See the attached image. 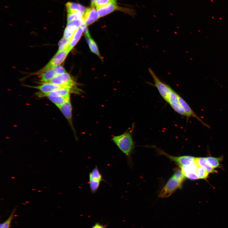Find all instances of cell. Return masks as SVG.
<instances>
[{
    "instance_id": "1",
    "label": "cell",
    "mask_w": 228,
    "mask_h": 228,
    "mask_svg": "<svg viewBox=\"0 0 228 228\" xmlns=\"http://www.w3.org/2000/svg\"><path fill=\"white\" fill-rule=\"evenodd\" d=\"M132 130L126 131L119 136H114L112 139L117 147L129 159L131 157L134 148Z\"/></svg>"
},
{
    "instance_id": "2",
    "label": "cell",
    "mask_w": 228,
    "mask_h": 228,
    "mask_svg": "<svg viewBox=\"0 0 228 228\" xmlns=\"http://www.w3.org/2000/svg\"><path fill=\"white\" fill-rule=\"evenodd\" d=\"M148 71L153 79L154 86L157 89L160 95L167 103L173 89L170 86L160 80L153 70L149 68Z\"/></svg>"
},
{
    "instance_id": "3",
    "label": "cell",
    "mask_w": 228,
    "mask_h": 228,
    "mask_svg": "<svg viewBox=\"0 0 228 228\" xmlns=\"http://www.w3.org/2000/svg\"><path fill=\"white\" fill-rule=\"evenodd\" d=\"M71 50L68 47L60 52H57L49 62L36 74H39L54 67L60 65L63 62Z\"/></svg>"
},
{
    "instance_id": "4",
    "label": "cell",
    "mask_w": 228,
    "mask_h": 228,
    "mask_svg": "<svg viewBox=\"0 0 228 228\" xmlns=\"http://www.w3.org/2000/svg\"><path fill=\"white\" fill-rule=\"evenodd\" d=\"M183 182L177 180L173 176L168 180L159 195L160 198H166L170 196L177 189L181 188Z\"/></svg>"
},
{
    "instance_id": "5",
    "label": "cell",
    "mask_w": 228,
    "mask_h": 228,
    "mask_svg": "<svg viewBox=\"0 0 228 228\" xmlns=\"http://www.w3.org/2000/svg\"><path fill=\"white\" fill-rule=\"evenodd\" d=\"M104 181L103 176L97 166L89 174V184L91 192L92 194L96 192L100 187V183Z\"/></svg>"
},
{
    "instance_id": "6",
    "label": "cell",
    "mask_w": 228,
    "mask_h": 228,
    "mask_svg": "<svg viewBox=\"0 0 228 228\" xmlns=\"http://www.w3.org/2000/svg\"><path fill=\"white\" fill-rule=\"evenodd\" d=\"M47 82L71 89H73L75 85V82L70 75L66 72L56 75Z\"/></svg>"
},
{
    "instance_id": "7",
    "label": "cell",
    "mask_w": 228,
    "mask_h": 228,
    "mask_svg": "<svg viewBox=\"0 0 228 228\" xmlns=\"http://www.w3.org/2000/svg\"><path fill=\"white\" fill-rule=\"evenodd\" d=\"M158 153L159 154L163 155L172 161L177 163L180 166L186 165L194 163L196 161V157L188 156L179 157L172 156L165 153L164 151L159 149H157Z\"/></svg>"
},
{
    "instance_id": "8",
    "label": "cell",
    "mask_w": 228,
    "mask_h": 228,
    "mask_svg": "<svg viewBox=\"0 0 228 228\" xmlns=\"http://www.w3.org/2000/svg\"><path fill=\"white\" fill-rule=\"evenodd\" d=\"M179 95L173 89L167 103L170 105L176 113L186 117V114L180 103L179 98Z\"/></svg>"
},
{
    "instance_id": "9",
    "label": "cell",
    "mask_w": 228,
    "mask_h": 228,
    "mask_svg": "<svg viewBox=\"0 0 228 228\" xmlns=\"http://www.w3.org/2000/svg\"><path fill=\"white\" fill-rule=\"evenodd\" d=\"M83 22L82 18L67 23L63 37L67 39L71 38L75 31L81 27Z\"/></svg>"
},
{
    "instance_id": "10",
    "label": "cell",
    "mask_w": 228,
    "mask_h": 228,
    "mask_svg": "<svg viewBox=\"0 0 228 228\" xmlns=\"http://www.w3.org/2000/svg\"><path fill=\"white\" fill-rule=\"evenodd\" d=\"M179 98L180 103L183 108L186 114V117L187 120L189 118L191 117H194L199 121L202 124L206 127L208 128H210V126L208 124L202 121L194 112L189 105L187 103L184 99L182 98L179 95Z\"/></svg>"
},
{
    "instance_id": "11",
    "label": "cell",
    "mask_w": 228,
    "mask_h": 228,
    "mask_svg": "<svg viewBox=\"0 0 228 228\" xmlns=\"http://www.w3.org/2000/svg\"><path fill=\"white\" fill-rule=\"evenodd\" d=\"M69 122L72 129L75 133L72 118V106L71 98L63 105L58 108Z\"/></svg>"
},
{
    "instance_id": "12",
    "label": "cell",
    "mask_w": 228,
    "mask_h": 228,
    "mask_svg": "<svg viewBox=\"0 0 228 228\" xmlns=\"http://www.w3.org/2000/svg\"><path fill=\"white\" fill-rule=\"evenodd\" d=\"M97 11L93 7L88 8L84 12L82 19L87 25L94 23L99 18Z\"/></svg>"
},
{
    "instance_id": "13",
    "label": "cell",
    "mask_w": 228,
    "mask_h": 228,
    "mask_svg": "<svg viewBox=\"0 0 228 228\" xmlns=\"http://www.w3.org/2000/svg\"><path fill=\"white\" fill-rule=\"evenodd\" d=\"M28 87L36 89L39 90L43 94H47L55 90L65 88L63 87L56 85L51 83L46 82L42 83L41 85L35 86H27Z\"/></svg>"
},
{
    "instance_id": "14",
    "label": "cell",
    "mask_w": 228,
    "mask_h": 228,
    "mask_svg": "<svg viewBox=\"0 0 228 228\" xmlns=\"http://www.w3.org/2000/svg\"><path fill=\"white\" fill-rule=\"evenodd\" d=\"M116 2H112L97 9L99 18L102 17L113 12L118 9Z\"/></svg>"
},
{
    "instance_id": "15",
    "label": "cell",
    "mask_w": 228,
    "mask_h": 228,
    "mask_svg": "<svg viewBox=\"0 0 228 228\" xmlns=\"http://www.w3.org/2000/svg\"><path fill=\"white\" fill-rule=\"evenodd\" d=\"M66 9L68 13L78 12L84 13L86 8L82 5L78 4L67 2L66 4Z\"/></svg>"
},
{
    "instance_id": "16",
    "label": "cell",
    "mask_w": 228,
    "mask_h": 228,
    "mask_svg": "<svg viewBox=\"0 0 228 228\" xmlns=\"http://www.w3.org/2000/svg\"><path fill=\"white\" fill-rule=\"evenodd\" d=\"M39 75L42 83L49 82L57 75L54 67Z\"/></svg>"
},
{
    "instance_id": "17",
    "label": "cell",
    "mask_w": 228,
    "mask_h": 228,
    "mask_svg": "<svg viewBox=\"0 0 228 228\" xmlns=\"http://www.w3.org/2000/svg\"><path fill=\"white\" fill-rule=\"evenodd\" d=\"M196 162L198 166L204 168L209 173H216L214 168L210 165L206 159L205 157H197Z\"/></svg>"
},
{
    "instance_id": "18",
    "label": "cell",
    "mask_w": 228,
    "mask_h": 228,
    "mask_svg": "<svg viewBox=\"0 0 228 228\" xmlns=\"http://www.w3.org/2000/svg\"><path fill=\"white\" fill-rule=\"evenodd\" d=\"M83 29L81 27L76 31L71 38L69 48L71 50L73 47L77 44L80 39L83 32Z\"/></svg>"
},
{
    "instance_id": "19",
    "label": "cell",
    "mask_w": 228,
    "mask_h": 228,
    "mask_svg": "<svg viewBox=\"0 0 228 228\" xmlns=\"http://www.w3.org/2000/svg\"><path fill=\"white\" fill-rule=\"evenodd\" d=\"M198 165L196 161L193 163L186 165L180 166L181 170L183 173H195L196 172Z\"/></svg>"
},
{
    "instance_id": "20",
    "label": "cell",
    "mask_w": 228,
    "mask_h": 228,
    "mask_svg": "<svg viewBox=\"0 0 228 228\" xmlns=\"http://www.w3.org/2000/svg\"><path fill=\"white\" fill-rule=\"evenodd\" d=\"M86 39L91 51L101 57L98 46L95 42L91 38L90 36L86 37Z\"/></svg>"
},
{
    "instance_id": "21",
    "label": "cell",
    "mask_w": 228,
    "mask_h": 228,
    "mask_svg": "<svg viewBox=\"0 0 228 228\" xmlns=\"http://www.w3.org/2000/svg\"><path fill=\"white\" fill-rule=\"evenodd\" d=\"M71 38L67 39L63 37L59 41L58 52L63 51L68 48Z\"/></svg>"
},
{
    "instance_id": "22",
    "label": "cell",
    "mask_w": 228,
    "mask_h": 228,
    "mask_svg": "<svg viewBox=\"0 0 228 228\" xmlns=\"http://www.w3.org/2000/svg\"><path fill=\"white\" fill-rule=\"evenodd\" d=\"M84 13L78 12L68 13L67 16V23L82 18Z\"/></svg>"
},
{
    "instance_id": "23",
    "label": "cell",
    "mask_w": 228,
    "mask_h": 228,
    "mask_svg": "<svg viewBox=\"0 0 228 228\" xmlns=\"http://www.w3.org/2000/svg\"><path fill=\"white\" fill-rule=\"evenodd\" d=\"M206 159L209 164L214 168H218L220 166L221 161L222 160L221 157H208Z\"/></svg>"
},
{
    "instance_id": "24",
    "label": "cell",
    "mask_w": 228,
    "mask_h": 228,
    "mask_svg": "<svg viewBox=\"0 0 228 228\" xmlns=\"http://www.w3.org/2000/svg\"><path fill=\"white\" fill-rule=\"evenodd\" d=\"M196 173L199 179H205L207 178L209 173L204 167L198 166Z\"/></svg>"
},
{
    "instance_id": "25",
    "label": "cell",
    "mask_w": 228,
    "mask_h": 228,
    "mask_svg": "<svg viewBox=\"0 0 228 228\" xmlns=\"http://www.w3.org/2000/svg\"><path fill=\"white\" fill-rule=\"evenodd\" d=\"M115 1V0H96L94 7L96 6L97 9Z\"/></svg>"
},
{
    "instance_id": "26",
    "label": "cell",
    "mask_w": 228,
    "mask_h": 228,
    "mask_svg": "<svg viewBox=\"0 0 228 228\" xmlns=\"http://www.w3.org/2000/svg\"><path fill=\"white\" fill-rule=\"evenodd\" d=\"M16 209H14L9 217L1 225V228H10Z\"/></svg>"
},
{
    "instance_id": "27",
    "label": "cell",
    "mask_w": 228,
    "mask_h": 228,
    "mask_svg": "<svg viewBox=\"0 0 228 228\" xmlns=\"http://www.w3.org/2000/svg\"><path fill=\"white\" fill-rule=\"evenodd\" d=\"M173 176L175 179L183 183L185 177L184 175L181 170H177L175 172Z\"/></svg>"
},
{
    "instance_id": "28",
    "label": "cell",
    "mask_w": 228,
    "mask_h": 228,
    "mask_svg": "<svg viewBox=\"0 0 228 228\" xmlns=\"http://www.w3.org/2000/svg\"><path fill=\"white\" fill-rule=\"evenodd\" d=\"M186 177L191 180H196L199 179L196 172L184 174Z\"/></svg>"
},
{
    "instance_id": "29",
    "label": "cell",
    "mask_w": 228,
    "mask_h": 228,
    "mask_svg": "<svg viewBox=\"0 0 228 228\" xmlns=\"http://www.w3.org/2000/svg\"><path fill=\"white\" fill-rule=\"evenodd\" d=\"M57 75L62 74L66 72L64 67L60 65L54 67Z\"/></svg>"
},
{
    "instance_id": "30",
    "label": "cell",
    "mask_w": 228,
    "mask_h": 228,
    "mask_svg": "<svg viewBox=\"0 0 228 228\" xmlns=\"http://www.w3.org/2000/svg\"><path fill=\"white\" fill-rule=\"evenodd\" d=\"M92 228H107V227L106 225H104L99 223H97L93 226Z\"/></svg>"
},
{
    "instance_id": "31",
    "label": "cell",
    "mask_w": 228,
    "mask_h": 228,
    "mask_svg": "<svg viewBox=\"0 0 228 228\" xmlns=\"http://www.w3.org/2000/svg\"><path fill=\"white\" fill-rule=\"evenodd\" d=\"M96 1V0H91V6L92 7H94L95 3Z\"/></svg>"
}]
</instances>
